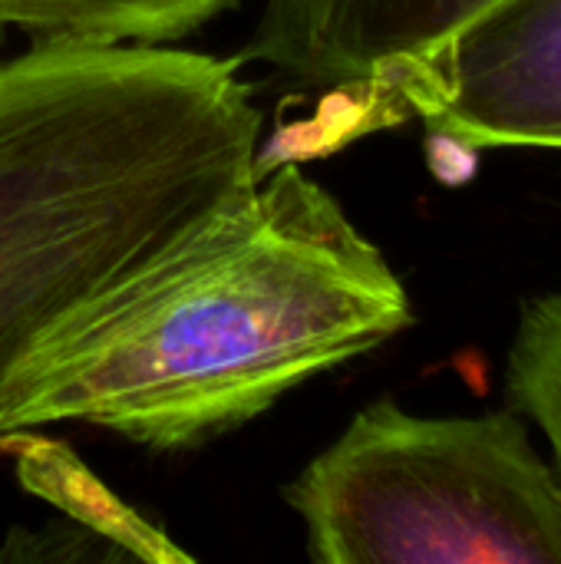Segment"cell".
I'll return each instance as SVG.
<instances>
[{
  "label": "cell",
  "mask_w": 561,
  "mask_h": 564,
  "mask_svg": "<svg viewBox=\"0 0 561 564\" xmlns=\"http://www.w3.org/2000/svg\"><path fill=\"white\" fill-rule=\"evenodd\" d=\"M235 0H0V33L33 43H172Z\"/></svg>",
  "instance_id": "cell-6"
},
{
  "label": "cell",
  "mask_w": 561,
  "mask_h": 564,
  "mask_svg": "<svg viewBox=\"0 0 561 564\" xmlns=\"http://www.w3.org/2000/svg\"><path fill=\"white\" fill-rule=\"evenodd\" d=\"M509 403L546 433L561 479V294L522 304L506 364Z\"/></svg>",
  "instance_id": "cell-7"
},
{
  "label": "cell",
  "mask_w": 561,
  "mask_h": 564,
  "mask_svg": "<svg viewBox=\"0 0 561 564\" xmlns=\"http://www.w3.org/2000/svg\"><path fill=\"white\" fill-rule=\"evenodd\" d=\"M317 564H561V479L509 403L364 406L284 489Z\"/></svg>",
  "instance_id": "cell-3"
},
{
  "label": "cell",
  "mask_w": 561,
  "mask_h": 564,
  "mask_svg": "<svg viewBox=\"0 0 561 564\" xmlns=\"http://www.w3.org/2000/svg\"><path fill=\"white\" fill-rule=\"evenodd\" d=\"M261 135L241 59L56 40L0 59V449L43 360L241 208Z\"/></svg>",
  "instance_id": "cell-1"
},
{
  "label": "cell",
  "mask_w": 561,
  "mask_h": 564,
  "mask_svg": "<svg viewBox=\"0 0 561 564\" xmlns=\"http://www.w3.org/2000/svg\"><path fill=\"white\" fill-rule=\"evenodd\" d=\"M476 152L473 145L466 142H456V139H446V135H430V159H433V169L436 175H443L446 182H466L473 175V165H476Z\"/></svg>",
  "instance_id": "cell-8"
},
{
  "label": "cell",
  "mask_w": 561,
  "mask_h": 564,
  "mask_svg": "<svg viewBox=\"0 0 561 564\" xmlns=\"http://www.w3.org/2000/svg\"><path fill=\"white\" fill-rule=\"evenodd\" d=\"M499 0H261L248 50L321 89L380 93Z\"/></svg>",
  "instance_id": "cell-5"
},
{
  "label": "cell",
  "mask_w": 561,
  "mask_h": 564,
  "mask_svg": "<svg viewBox=\"0 0 561 564\" xmlns=\"http://www.w3.org/2000/svg\"><path fill=\"white\" fill-rule=\"evenodd\" d=\"M427 135L561 149V0H499L387 86Z\"/></svg>",
  "instance_id": "cell-4"
},
{
  "label": "cell",
  "mask_w": 561,
  "mask_h": 564,
  "mask_svg": "<svg viewBox=\"0 0 561 564\" xmlns=\"http://www.w3.org/2000/svg\"><path fill=\"white\" fill-rule=\"evenodd\" d=\"M410 324L403 281L344 205L298 162H261L215 238L43 360L3 443L89 423L149 449H188Z\"/></svg>",
  "instance_id": "cell-2"
}]
</instances>
